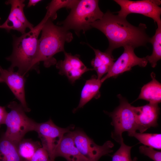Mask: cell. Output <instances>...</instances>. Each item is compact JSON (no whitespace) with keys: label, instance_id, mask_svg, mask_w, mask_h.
Returning <instances> with one entry per match:
<instances>
[{"label":"cell","instance_id":"9a60e30c","mask_svg":"<svg viewBox=\"0 0 161 161\" xmlns=\"http://www.w3.org/2000/svg\"><path fill=\"white\" fill-rule=\"evenodd\" d=\"M55 158L62 157L67 161H89L75 146L72 131L63 136L55 150Z\"/></svg>","mask_w":161,"mask_h":161},{"label":"cell","instance_id":"ffe728a7","mask_svg":"<svg viewBox=\"0 0 161 161\" xmlns=\"http://www.w3.org/2000/svg\"><path fill=\"white\" fill-rule=\"evenodd\" d=\"M18 154L22 161H28L36 150L42 147L38 141L31 139H22L16 145Z\"/></svg>","mask_w":161,"mask_h":161},{"label":"cell","instance_id":"ba28073f","mask_svg":"<svg viewBox=\"0 0 161 161\" xmlns=\"http://www.w3.org/2000/svg\"><path fill=\"white\" fill-rule=\"evenodd\" d=\"M71 125L66 128L56 125L51 119L43 123H38L35 131L41 140L42 146L47 151L52 161H54L55 150L63 136L74 128Z\"/></svg>","mask_w":161,"mask_h":161},{"label":"cell","instance_id":"603a6c76","mask_svg":"<svg viewBox=\"0 0 161 161\" xmlns=\"http://www.w3.org/2000/svg\"><path fill=\"white\" fill-rule=\"evenodd\" d=\"M79 0H53L47 7V14L52 21L57 17V12L63 8L72 9L77 3Z\"/></svg>","mask_w":161,"mask_h":161},{"label":"cell","instance_id":"7c38bea8","mask_svg":"<svg viewBox=\"0 0 161 161\" xmlns=\"http://www.w3.org/2000/svg\"><path fill=\"white\" fill-rule=\"evenodd\" d=\"M64 52V59L57 62L56 67L59 70V74L65 75L71 83H75L85 72L93 70L86 66L79 55H73L65 51Z\"/></svg>","mask_w":161,"mask_h":161},{"label":"cell","instance_id":"3957f363","mask_svg":"<svg viewBox=\"0 0 161 161\" xmlns=\"http://www.w3.org/2000/svg\"><path fill=\"white\" fill-rule=\"evenodd\" d=\"M49 18L46 14L41 21L33 29L20 37L13 35V52L6 58L11 63L8 70L14 71V68L17 67V72L25 76L31 69L32 64L37 52L39 35L44 23Z\"/></svg>","mask_w":161,"mask_h":161},{"label":"cell","instance_id":"484cf974","mask_svg":"<svg viewBox=\"0 0 161 161\" xmlns=\"http://www.w3.org/2000/svg\"><path fill=\"white\" fill-rule=\"evenodd\" d=\"M28 161H52L48 152L41 147L35 151L31 158Z\"/></svg>","mask_w":161,"mask_h":161},{"label":"cell","instance_id":"9c48e42d","mask_svg":"<svg viewBox=\"0 0 161 161\" xmlns=\"http://www.w3.org/2000/svg\"><path fill=\"white\" fill-rule=\"evenodd\" d=\"M72 133L75 146L89 161H98L102 156L109 155L113 151L114 144L110 140L99 145L81 130L72 131Z\"/></svg>","mask_w":161,"mask_h":161},{"label":"cell","instance_id":"d4e9b609","mask_svg":"<svg viewBox=\"0 0 161 161\" xmlns=\"http://www.w3.org/2000/svg\"><path fill=\"white\" fill-rule=\"evenodd\" d=\"M140 152L148 157L154 161H161V152L146 146H141L139 148Z\"/></svg>","mask_w":161,"mask_h":161},{"label":"cell","instance_id":"7402d4cb","mask_svg":"<svg viewBox=\"0 0 161 161\" xmlns=\"http://www.w3.org/2000/svg\"><path fill=\"white\" fill-rule=\"evenodd\" d=\"M129 136L135 137L145 146L159 150L161 149V134L144 133L135 132Z\"/></svg>","mask_w":161,"mask_h":161},{"label":"cell","instance_id":"f1b7e54d","mask_svg":"<svg viewBox=\"0 0 161 161\" xmlns=\"http://www.w3.org/2000/svg\"><path fill=\"white\" fill-rule=\"evenodd\" d=\"M1 20V18H0V20Z\"/></svg>","mask_w":161,"mask_h":161},{"label":"cell","instance_id":"4fadbf2b","mask_svg":"<svg viewBox=\"0 0 161 161\" xmlns=\"http://www.w3.org/2000/svg\"><path fill=\"white\" fill-rule=\"evenodd\" d=\"M24 76L17 72L3 69L0 66V83H5L16 97L20 101L26 112L30 109L27 104L25 96Z\"/></svg>","mask_w":161,"mask_h":161},{"label":"cell","instance_id":"8fae6325","mask_svg":"<svg viewBox=\"0 0 161 161\" xmlns=\"http://www.w3.org/2000/svg\"><path fill=\"white\" fill-rule=\"evenodd\" d=\"M24 0H9L5 1L7 5H10L11 10L9 16L4 22L0 25V28L7 32L11 30H16L22 34L26 33L27 28L33 29V25L27 19L24 12L25 6Z\"/></svg>","mask_w":161,"mask_h":161},{"label":"cell","instance_id":"6da1fadb","mask_svg":"<svg viewBox=\"0 0 161 161\" xmlns=\"http://www.w3.org/2000/svg\"><path fill=\"white\" fill-rule=\"evenodd\" d=\"M91 28L103 32L107 38L109 46L105 51L112 54L113 50L126 46L135 48L145 46L150 38L146 33V25L140 23L138 27L130 24L126 18L107 11L100 19L91 24Z\"/></svg>","mask_w":161,"mask_h":161},{"label":"cell","instance_id":"ac0fdd59","mask_svg":"<svg viewBox=\"0 0 161 161\" xmlns=\"http://www.w3.org/2000/svg\"><path fill=\"white\" fill-rule=\"evenodd\" d=\"M151 76L152 80L144 85L137 100L142 99L150 103H159L161 101V84L155 78L152 72Z\"/></svg>","mask_w":161,"mask_h":161},{"label":"cell","instance_id":"52a82bcc","mask_svg":"<svg viewBox=\"0 0 161 161\" xmlns=\"http://www.w3.org/2000/svg\"><path fill=\"white\" fill-rule=\"evenodd\" d=\"M120 7V10L117 12V15L126 18L131 13L143 15L152 19L157 25H161L160 15L161 3L160 0H114Z\"/></svg>","mask_w":161,"mask_h":161},{"label":"cell","instance_id":"8992f818","mask_svg":"<svg viewBox=\"0 0 161 161\" xmlns=\"http://www.w3.org/2000/svg\"><path fill=\"white\" fill-rule=\"evenodd\" d=\"M117 96L119 100V106L112 112H106L111 117V124L114 127L111 137L120 144L123 139L122 137L123 132L127 131L129 135L136 132L137 127L132 106L120 94Z\"/></svg>","mask_w":161,"mask_h":161},{"label":"cell","instance_id":"cb8c5ba5","mask_svg":"<svg viewBox=\"0 0 161 161\" xmlns=\"http://www.w3.org/2000/svg\"><path fill=\"white\" fill-rule=\"evenodd\" d=\"M120 144L119 148L112 156V161H137V157L133 159L131 157V151L133 146L126 145L124 143L123 139Z\"/></svg>","mask_w":161,"mask_h":161},{"label":"cell","instance_id":"7a4b0ae2","mask_svg":"<svg viewBox=\"0 0 161 161\" xmlns=\"http://www.w3.org/2000/svg\"><path fill=\"white\" fill-rule=\"evenodd\" d=\"M41 34L38 40V50L31 66V69H36L41 61L43 62L47 68L57 62L54 56L56 53L65 51L64 44L73 39L72 33L62 26L54 24L49 18L44 23L41 30Z\"/></svg>","mask_w":161,"mask_h":161},{"label":"cell","instance_id":"d6986e66","mask_svg":"<svg viewBox=\"0 0 161 161\" xmlns=\"http://www.w3.org/2000/svg\"><path fill=\"white\" fill-rule=\"evenodd\" d=\"M0 161H22L16 145L3 135L0 138Z\"/></svg>","mask_w":161,"mask_h":161},{"label":"cell","instance_id":"4316f807","mask_svg":"<svg viewBox=\"0 0 161 161\" xmlns=\"http://www.w3.org/2000/svg\"><path fill=\"white\" fill-rule=\"evenodd\" d=\"M7 113L5 107L0 106V128L1 125L4 124Z\"/></svg>","mask_w":161,"mask_h":161},{"label":"cell","instance_id":"30bf717a","mask_svg":"<svg viewBox=\"0 0 161 161\" xmlns=\"http://www.w3.org/2000/svg\"><path fill=\"white\" fill-rule=\"evenodd\" d=\"M123 53L117 58L106 75L101 79L102 83L112 77H116L123 72L129 71L133 66L137 65L145 66L148 61L145 57L139 58L134 52L135 48L129 46L123 47Z\"/></svg>","mask_w":161,"mask_h":161},{"label":"cell","instance_id":"83f0119b","mask_svg":"<svg viewBox=\"0 0 161 161\" xmlns=\"http://www.w3.org/2000/svg\"><path fill=\"white\" fill-rule=\"evenodd\" d=\"M41 1V0H30L27 7H28L32 6H34L39 2Z\"/></svg>","mask_w":161,"mask_h":161},{"label":"cell","instance_id":"44dd1931","mask_svg":"<svg viewBox=\"0 0 161 161\" xmlns=\"http://www.w3.org/2000/svg\"><path fill=\"white\" fill-rule=\"evenodd\" d=\"M149 42L153 46L151 55L145 57L151 66L155 67L157 62L161 59V25H157L154 35L150 38Z\"/></svg>","mask_w":161,"mask_h":161},{"label":"cell","instance_id":"5bb4252c","mask_svg":"<svg viewBox=\"0 0 161 161\" xmlns=\"http://www.w3.org/2000/svg\"><path fill=\"white\" fill-rule=\"evenodd\" d=\"M158 104L149 103L142 106H132L137 130L140 133H143L151 127L158 126L157 121L160 113Z\"/></svg>","mask_w":161,"mask_h":161},{"label":"cell","instance_id":"e0dca14e","mask_svg":"<svg viewBox=\"0 0 161 161\" xmlns=\"http://www.w3.org/2000/svg\"><path fill=\"white\" fill-rule=\"evenodd\" d=\"M102 83L101 80L98 79L95 76L87 80L82 89L78 105L73 109V112L83 107L93 98H99L100 95L99 90Z\"/></svg>","mask_w":161,"mask_h":161},{"label":"cell","instance_id":"2e32d148","mask_svg":"<svg viewBox=\"0 0 161 161\" xmlns=\"http://www.w3.org/2000/svg\"><path fill=\"white\" fill-rule=\"evenodd\" d=\"M88 45L94 50L95 55V58L91 61V65L93 70L97 72V78L101 80L103 76L108 72L115 59L112 54L106 51L102 52Z\"/></svg>","mask_w":161,"mask_h":161},{"label":"cell","instance_id":"5b68a950","mask_svg":"<svg viewBox=\"0 0 161 161\" xmlns=\"http://www.w3.org/2000/svg\"><path fill=\"white\" fill-rule=\"evenodd\" d=\"M7 107L10 111L5 119L7 129L3 135L17 145L27 133L36 131L38 123L27 116L21 104L12 101Z\"/></svg>","mask_w":161,"mask_h":161},{"label":"cell","instance_id":"277c9868","mask_svg":"<svg viewBox=\"0 0 161 161\" xmlns=\"http://www.w3.org/2000/svg\"><path fill=\"white\" fill-rule=\"evenodd\" d=\"M97 0H79L64 21L58 23L66 30H74L78 36L81 31L85 33L91 28V24L101 19L104 13Z\"/></svg>","mask_w":161,"mask_h":161}]
</instances>
